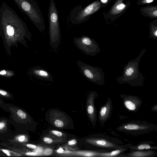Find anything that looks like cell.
Wrapping results in <instances>:
<instances>
[{
    "label": "cell",
    "instance_id": "obj_1",
    "mask_svg": "<svg viewBox=\"0 0 157 157\" xmlns=\"http://www.w3.org/2000/svg\"><path fill=\"white\" fill-rule=\"evenodd\" d=\"M2 36L4 45L10 54L12 46L20 43L28 48L26 38L31 40L32 36L25 23L10 8L4 9L1 13Z\"/></svg>",
    "mask_w": 157,
    "mask_h": 157
},
{
    "label": "cell",
    "instance_id": "obj_2",
    "mask_svg": "<svg viewBox=\"0 0 157 157\" xmlns=\"http://www.w3.org/2000/svg\"><path fill=\"white\" fill-rule=\"evenodd\" d=\"M146 50L143 48L138 56L134 59L128 62L123 68L122 75L117 78L120 84L127 83L131 86H143L145 78L139 71V66L141 58Z\"/></svg>",
    "mask_w": 157,
    "mask_h": 157
},
{
    "label": "cell",
    "instance_id": "obj_3",
    "mask_svg": "<svg viewBox=\"0 0 157 157\" xmlns=\"http://www.w3.org/2000/svg\"><path fill=\"white\" fill-rule=\"evenodd\" d=\"M49 44L51 47L56 49L61 41V32L59 23L58 13L54 0H50L48 8Z\"/></svg>",
    "mask_w": 157,
    "mask_h": 157
},
{
    "label": "cell",
    "instance_id": "obj_4",
    "mask_svg": "<svg viewBox=\"0 0 157 157\" xmlns=\"http://www.w3.org/2000/svg\"><path fill=\"white\" fill-rule=\"evenodd\" d=\"M27 15L31 21L41 32L45 26L43 17L38 5L32 0H14Z\"/></svg>",
    "mask_w": 157,
    "mask_h": 157
},
{
    "label": "cell",
    "instance_id": "obj_5",
    "mask_svg": "<svg viewBox=\"0 0 157 157\" xmlns=\"http://www.w3.org/2000/svg\"><path fill=\"white\" fill-rule=\"evenodd\" d=\"M77 65L81 73L89 81L99 85L105 82L104 73L101 68L77 60Z\"/></svg>",
    "mask_w": 157,
    "mask_h": 157
},
{
    "label": "cell",
    "instance_id": "obj_6",
    "mask_svg": "<svg viewBox=\"0 0 157 157\" xmlns=\"http://www.w3.org/2000/svg\"><path fill=\"white\" fill-rule=\"evenodd\" d=\"M100 3L96 1L86 6L82 7L81 5L75 7L70 14V20L74 24H78L87 20L89 16L99 8Z\"/></svg>",
    "mask_w": 157,
    "mask_h": 157
},
{
    "label": "cell",
    "instance_id": "obj_7",
    "mask_svg": "<svg viewBox=\"0 0 157 157\" xmlns=\"http://www.w3.org/2000/svg\"><path fill=\"white\" fill-rule=\"evenodd\" d=\"M73 41L76 47L86 55L94 56L101 52L96 41L88 36L75 37Z\"/></svg>",
    "mask_w": 157,
    "mask_h": 157
},
{
    "label": "cell",
    "instance_id": "obj_8",
    "mask_svg": "<svg viewBox=\"0 0 157 157\" xmlns=\"http://www.w3.org/2000/svg\"><path fill=\"white\" fill-rule=\"evenodd\" d=\"M30 74L37 79L48 81L52 80L51 74L46 70L39 66L33 68Z\"/></svg>",
    "mask_w": 157,
    "mask_h": 157
},
{
    "label": "cell",
    "instance_id": "obj_9",
    "mask_svg": "<svg viewBox=\"0 0 157 157\" xmlns=\"http://www.w3.org/2000/svg\"><path fill=\"white\" fill-rule=\"evenodd\" d=\"M124 96V103L125 107L130 110H136L137 109V105H140L139 103H137V100L136 101L134 100L136 97L126 95Z\"/></svg>",
    "mask_w": 157,
    "mask_h": 157
},
{
    "label": "cell",
    "instance_id": "obj_10",
    "mask_svg": "<svg viewBox=\"0 0 157 157\" xmlns=\"http://www.w3.org/2000/svg\"><path fill=\"white\" fill-rule=\"evenodd\" d=\"M111 105L109 101L103 106L101 109L99 113V119L101 121H106L109 116L111 109Z\"/></svg>",
    "mask_w": 157,
    "mask_h": 157
},
{
    "label": "cell",
    "instance_id": "obj_11",
    "mask_svg": "<svg viewBox=\"0 0 157 157\" xmlns=\"http://www.w3.org/2000/svg\"><path fill=\"white\" fill-rule=\"evenodd\" d=\"M95 143L97 146L99 148L105 149L116 148V145L104 139L99 138L97 139Z\"/></svg>",
    "mask_w": 157,
    "mask_h": 157
},
{
    "label": "cell",
    "instance_id": "obj_12",
    "mask_svg": "<svg viewBox=\"0 0 157 157\" xmlns=\"http://www.w3.org/2000/svg\"><path fill=\"white\" fill-rule=\"evenodd\" d=\"M123 128L128 130L135 131L145 130L147 128V127L134 123H130L124 125Z\"/></svg>",
    "mask_w": 157,
    "mask_h": 157
},
{
    "label": "cell",
    "instance_id": "obj_13",
    "mask_svg": "<svg viewBox=\"0 0 157 157\" xmlns=\"http://www.w3.org/2000/svg\"><path fill=\"white\" fill-rule=\"evenodd\" d=\"M151 151H135L130 153L128 156L132 157H149L152 155Z\"/></svg>",
    "mask_w": 157,
    "mask_h": 157
},
{
    "label": "cell",
    "instance_id": "obj_14",
    "mask_svg": "<svg viewBox=\"0 0 157 157\" xmlns=\"http://www.w3.org/2000/svg\"><path fill=\"white\" fill-rule=\"evenodd\" d=\"M149 37L150 38L157 40V27L156 26L152 25L151 27Z\"/></svg>",
    "mask_w": 157,
    "mask_h": 157
},
{
    "label": "cell",
    "instance_id": "obj_15",
    "mask_svg": "<svg viewBox=\"0 0 157 157\" xmlns=\"http://www.w3.org/2000/svg\"><path fill=\"white\" fill-rule=\"evenodd\" d=\"M125 7V5L121 2L117 4L114 7L112 10V13H117L118 12L122 10Z\"/></svg>",
    "mask_w": 157,
    "mask_h": 157
},
{
    "label": "cell",
    "instance_id": "obj_16",
    "mask_svg": "<svg viewBox=\"0 0 157 157\" xmlns=\"http://www.w3.org/2000/svg\"><path fill=\"white\" fill-rule=\"evenodd\" d=\"M14 75V73L11 71L3 69L0 71V76L10 77L13 76Z\"/></svg>",
    "mask_w": 157,
    "mask_h": 157
},
{
    "label": "cell",
    "instance_id": "obj_17",
    "mask_svg": "<svg viewBox=\"0 0 157 157\" xmlns=\"http://www.w3.org/2000/svg\"><path fill=\"white\" fill-rule=\"evenodd\" d=\"M153 147L150 145L147 144H140L135 147L136 149L138 150H144L150 149L153 148Z\"/></svg>",
    "mask_w": 157,
    "mask_h": 157
},
{
    "label": "cell",
    "instance_id": "obj_18",
    "mask_svg": "<svg viewBox=\"0 0 157 157\" xmlns=\"http://www.w3.org/2000/svg\"><path fill=\"white\" fill-rule=\"evenodd\" d=\"M18 115L22 119H25L26 117V114L21 110H19L17 111Z\"/></svg>",
    "mask_w": 157,
    "mask_h": 157
},
{
    "label": "cell",
    "instance_id": "obj_19",
    "mask_svg": "<svg viewBox=\"0 0 157 157\" xmlns=\"http://www.w3.org/2000/svg\"><path fill=\"white\" fill-rule=\"evenodd\" d=\"M55 124L57 127H62L63 125V122L58 120H57L55 121Z\"/></svg>",
    "mask_w": 157,
    "mask_h": 157
},
{
    "label": "cell",
    "instance_id": "obj_20",
    "mask_svg": "<svg viewBox=\"0 0 157 157\" xmlns=\"http://www.w3.org/2000/svg\"><path fill=\"white\" fill-rule=\"evenodd\" d=\"M94 108L91 105H89L87 108V112L88 113L91 114L94 112Z\"/></svg>",
    "mask_w": 157,
    "mask_h": 157
},
{
    "label": "cell",
    "instance_id": "obj_21",
    "mask_svg": "<svg viewBox=\"0 0 157 157\" xmlns=\"http://www.w3.org/2000/svg\"><path fill=\"white\" fill-rule=\"evenodd\" d=\"M52 152V151L50 149H47L45 150L44 152V155H51Z\"/></svg>",
    "mask_w": 157,
    "mask_h": 157
},
{
    "label": "cell",
    "instance_id": "obj_22",
    "mask_svg": "<svg viewBox=\"0 0 157 157\" xmlns=\"http://www.w3.org/2000/svg\"><path fill=\"white\" fill-rule=\"evenodd\" d=\"M52 132L54 135L59 137L61 136L62 135V133L61 132L56 130L52 131Z\"/></svg>",
    "mask_w": 157,
    "mask_h": 157
},
{
    "label": "cell",
    "instance_id": "obj_23",
    "mask_svg": "<svg viewBox=\"0 0 157 157\" xmlns=\"http://www.w3.org/2000/svg\"><path fill=\"white\" fill-rule=\"evenodd\" d=\"M44 140L46 143L51 144L52 142V140L48 137H45L44 139Z\"/></svg>",
    "mask_w": 157,
    "mask_h": 157
},
{
    "label": "cell",
    "instance_id": "obj_24",
    "mask_svg": "<svg viewBox=\"0 0 157 157\" xmlns=\"http://www.w3.org/2000/svg\"><path fill=\"white\" fill-rule=\"evenodd\" d=\"M76 143L77 141L75 140H73L71 141H68V144L69 145H73L75 144Z\"/></svg>",
    "mask_w": 157,
    "mask_h": 157
},
{
    "label": "cell",
    "instance_id": "obj_25",
    "mask_svg": "<svg viewBox=\"0 0 157 157\" xmlns=\"http://www.w3.org/2000/svg\"><path fill=\"white\" fill-rule=\"evenodd\" d=\"M27 146L28 147L31 149H35L36 147L35 145L30 144H27Z\"/></svg>",
    "mask_w": 157,
    "mask_h": 157
},
{
    "label": "cell",
    "instance_id": "obj_26",
    "mask_svg": "<svg viewBox=\"0 0 157 157\" xmlns=\"http://www.w3.org/2000/svg\"><path fill=\"white\" fill-rule=\"evenodd\" d=\"M7 94V93L6 91L2 90H0V94L2 95L5 96Z\"/></svg>",
    "mask_w": 157,
    "mask_h": 157
},
{
    "label": "cell",
    "instance_id": "obj_27",
    "mask_svg": "<svg viewBox=\"0 0 157 157\" xmlns=\"http://www.w3.org/2000/svg\"><path fill=\"white\" fill-rule=\"evenodd\" d=\"M26 155H35L36 153L33 152H28L26 153Z\"/></svg>",
    "mask_w": 157,
    "mask_h": 157
},
{
    "label": "cell",
    "instance_id": "obj_28",
    "mask_svg": "<svg viewBox=\"0 0 157 157\" xmlns=\"http://www.w3.org/2000/svg\"><path fill=\"white\" fill-rule=\"evenodd\" d=\"M25 139V136H21L19 137V140L20 141H22L24 140Z\"/></svg>",
    "mask_w": 157,
    "mask_h": 157
},
{
    "label": "cell",
    "instance_id": "obj_29",
    "mask_svg": "<svg viewBox=\"0 0 157 157\" xmlns=\"http://www.w3.org/2000/svg\"><path fill=\"white\" fill-rule=\"evenodd\" d=\"M2 151L4 153L6 154L7 155H8V156L10 155L9 154V152L8 151L6 150L3 149V150H2Z\"/></svg>",
    "mask_w": 157,
    "mask_h": 157
},
{
    "label": "cell",
    "instance_id": "obj_30",
    "mask_svg": "<svg viewBox=\"0 0 157 157\" xmlns=\"http://www.w3.org/2000/svg\"><path fill=\"white\" fill-rule=\"evenodd\" d=\"M5 126V124L3 122L0 123V129L3 128Z\"/></svg>",
    "mask_w": 157,
    "mask_h": 157
},
{
    "label": "cell",
    "instance_id": "obj_31",
    "mask_svg": "<svg viewBox=\"0 0 157 157\" xmlns=\"http://www.w3.org/2000/svg\"><path fill=\"white\" fill-rule=\"evenodd\" d=\"M2 29L1 25V23H0V36H2Z\"/></svg>",
    "mask_w": 157,
    "mask_h": 157
},
{
    "label": "cell",
    "instance_id": "obj_32",
    "mask_svg": "<svg viewBox=\"0 0 157 157\" xmlns=\"http://www.w3.org/2000/svg\"><path fill=\"white\" fill-rule=\"evenodd\" d=\"M153 0H146V2L147 3H150L153 2Z\"/></svg>",
    "mask_w": 157,
    "mask_h": 157
},
{
    "label": "cell",
    "instance_id": "obj_33",
    "mask_svg": "<svg viewBox=\"0 0 157 157\" xmlns=\"http://www.w3.org/2000/svg\"><path fill=\"white\" fill-rule=\"evenodd\" d=\"M101 1L103 3H105L107 2L108 0H101Z\"/></svg>",
    "mask_w": 157,
    "mask_h": 157
}]
</instances>
